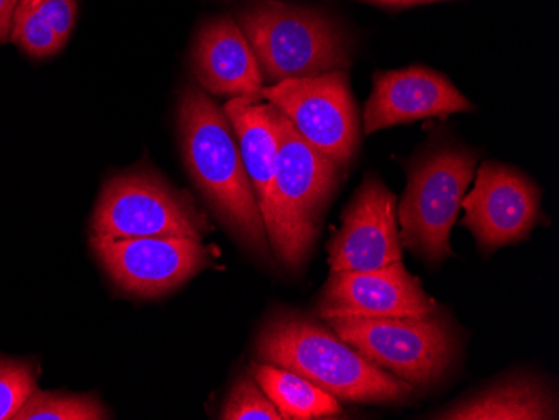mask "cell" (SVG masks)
Instances as JSON below:
<instances>
[{"label":"cell","instance_id":"obj_21","mask_svg":"<svg viewBox=\"0 0 559 420\" xmlns=\"http://www.w3.org/2000/svg\"><path fill=\"white\" fill-rule=\"evenodd\" d=\"M36 392V372L21 360L0 357V420L14 419Z\"/></svg>","mask_w":559,"mask_h":420},{"label":"cell","instance_id":"obj_14","mask_svg":"<svg viewBox=\"0 0 559 420\" xmlns=\"http://www.w3.org/2000/svg\"><path fill=\"white\" fill-rule=\"evenodd\" d=\"M198 84L215 96L260 99L263 74L240 26L230 17L201 27L191 51Z\"/></svg>","mask_w":559,"mask_h":420},{"label":"cell","instance_id":"obj_6","mask_svg":"<svg viewBox=\"0 0 559 420\" xmlns=\"http://www.w3.org/2000/svg\"><path fill=\"white\" fill-rule=\"evenodd\" d=\"M476 163L474 153L455 147H441L413 163L397 212L402 249L432 266L455 256L451 230L473 181Z\"/></svg>","mask_w":559,"mask_h":420},{"label":"cell","instance_id":"obj_10","mask_svg":"<svg viewBox=\"0 0 559 420\" xmlns=\"http://www.w3.org/2000/svg\"><path fill=\"white\" fill-rule=\"evenodd\" d=\"M542 191L516 169L488 161L477 171L476 184L464 196V228L483 255L527 240L543 218Z\"/></svg>","mask_w":559,"mask_h":420},{"label":"cell","instance_id":"obj_11","mask_svg":"<svg viewBox=\"0 0 559 420\" xmlns=\"http://www.w3.org/2000/svg\"><path fill=\"white\" fill-rule=\"evenodd\" d=\"M397 197L379 178H366L326 244L330 272H373L402 262Z\"/></svg>","mask_w":559,"mask_h":420},{"label":"cell","instance_id":"obj_9","mask_svg":"<svg viewBox=\"0 0 559 420\" xmlns=\"http://www.w3.org/2000/svg\"><path fill=\"white\" fill-rule=\"evenodd\" d=\"M94 253L116 287L156 299L181 287L212 263L213 250L191 238H91Z\"/></svg>","mask_w":559,"mask_h":420},{"label":"cell","instance_id":"obj_22","mask_svg":"<svg viewBox=\"0 0 559 420\" xmlns=\"http://www.w3.org/2000/svg\"><path fill=\"white\" fill-rule=\"evenodd\" d=\"M19 0H0V44L5 43L9 33L12 31L15 9Z\"/></svg>","mask_w":559,"mask_h":420},{"label":"cell","instance_id":"obj_20","mask_svg":"<svg viewBox=\"0 0 559 420\" xmlns=\"http://www.w3.org/2000/svg\"><path fill=\"white\" fill-rule=\"evenodd\" d=\"M223 420H284L253 375H240L223 404Z\"/></svg>","mask_w":559,"mask_h":420},{"label":"cell","instance_id":"obj_4","mask_svg":"<svg viewBox=\"0 0 559 420\" xmlns=\"http://www.w3.org/2000/svg\"><path fill=\"white\" fill-rule=\"evenodd\" d=\"M275 119L278 237L272 250L285 268L295 272L312 253L323 213L337 191L344 168L316 149L276 108Z\"/></svg>","mask_w":559,"mask_h":420},{"label":"cell","instance_id":"obj_1","mask_svg":"<svg viewBox=\"0 0 559 420\" xmlns=\"http://www.w3.org/2000/svg\"><path fill=\"white\" fill-rule=\"evenodd\" d=\"M178 134L188 175L219 224L257 259L270 260L265 224L225 109L188 86L178 105Z\"/></svg>","mask_w":559,"mask_h":420},{"label":"cell","instance_id":"obj_15","mask_svg":"<svg viewBox=\"0 0 559 420\" xmlns=\"http://www.w3.org/2000/svg\"><path fill=\"white\" fill-rule=\"evenodd\" d=\"M223 109L237 134L245 169L255 191L270 247H273L278 237L275 196L278 131H276L275 108L272 105H260L259 99L235 97L226 103Z\"/></svg>","mask_w":559,"mask_h":420},{"label":"cell","instance_id":"obj_8","mask_svg":"<svg viewBox=\"0 0 559 420\" xmlns=\"http://www.w3.org/2000/svg\"><path fill=\"white\" fill-rule=\"evenodd\" d=\"M262 97L322 155L344 169L350 165L359 149L360 121L347 72L280 81L263 87Z\"/></svg>","mask_w":559,"mask_h":420},{"label":"cell","instance_id":"obj_3","mask_svg":"<svg viewBox=\"0 0 559 420\" xmlns=\"http://www.w3.org/2000/svg\"><path fill=\"white\" fill-rule=\"evenodd\" d=\"M325 322L370 362L416 388L441 384L460 359V335L441 309L423 316L334 315Z\"/></svg>","mask_w":559,"mask_h":420},{"label":"cell","instance_id":"obj_18","mask_svg":"<svg viewBox=\"0 0 559 420\" xmlns=\"http://www.w3.org/2000/svg\"><path fill=\"white\" fill-rule=\"evenodd\" d=\"M75 12V0H19L12 40L33 58L56 55L71 36Z\"/></svg>","mask_w":559,"mask_h":420},{"label":"cell","instance_id":"obj_23","mask_svg":"<svg viewBox=\"0 0 559 420\" xmlns=\"http://www.w3.org/2000/svg\"><path fill=\"white\" fill-rule=\"evenodd\" d=\"M380 2H385V4H411V2H417V0H380Z\"/></svg>","mask_w":559,"mask_h":420},{"label":"cell","instance_id":"obj_13","mask_svg":"<svg viewBox=\"0 0 559 420\" xmlns=\"http://www.w3.org/2000/svg\"><path fill=\"white\" fill-rule=\"evenodd\" d=\"M454 84L432 69L414 68L379 72L373 76V89L364 108V134L409 124L427 118H448L457 112L473 111Z\"/></svg>","mask_w":559,"mask_h":420},{"label":"cell","instance_id":"obj_16","mask_svg":"<svg viewBox=\"0 0 559 420\" xmlns=\"http://www.w3.org/2000/svg\"><path fill=\"white\" fill-rule=\"evenodd\" d=\"M558 395L538 375L511 374L432 413L439 420H555Z\"/></svg>","mask_w":559,"mask_h":420},{"label":"cell","instance_id":"obj_5","mask_svg":"<svg viewBox=\"0 0 559 420\" xmlns=\"http://www.w3.org/2000/svg\"><path fill=\"white\" fill-rule=\"evenodd\" d=\"M238 22L263 76L275 83L350 65L341 31L317 12L262 0L243 9Z\"/></svg>","mask_w":559,"mask_h":420},{"label":"cell","instance_id":"obj_12","mask_svg":"<svg viewBox=\"0 0 559 420\" xmlns=\"http://www.w3.org/2000/svg\"><path fill=\"white\" fill-rule=\"evenodd\" d=\"M438 302L424 291L419 278L397 262L373 272H330L320 293L317 316H423Z\"/></svg>","mask_w":559,"mask_h":420},{"label":"cell","instance_id":"obj_7","mask_svg":"<svg viewBox=\"0 0 559 420\" xmlns=\"http://www.w3.org/2000/svg\"><path fill=\"white\" fill-rule=\"evenodd\" d=\"M213 227L190 194L151 171L119 175L105 184L94 209L91 238H191L201 241Z\"/></svg>","mask_w":559,"mask_h":420},{"label":"cell","instance_id":"obj_17","mask_svg":"<svg viewBox=\"0 0 559 420\" xmlns=\"http://www.w3.org/2000/svg\"><path fill=\"white\" fill-rule=\"evenodd\" d=\"M251 375L284 420L332 419L342 416V406L334 395L290 370L257 362L251 365Z\"/></svg>","mask_w":559,"mask_h":420},{"label":"cell","instance_id":"obj_2","mask_svg":"<svg viewBox=\"0 0 559 420\" xmlns=\"http://www.w3.org/2000/svg\"><path fill=\"white\" fill-rule=\"evenodd\" d=\"M255 356L259 362L290 370L345 403L397 406L416 397L414 385L380 369L332 328L304 313H273L259 332Z\"/></svg>","mask_w":559,"mask_h":420},{"label":"cell","instance_id":"obj_19","mask_svg":"<svg viewBox=\"0 0 559 420\" xmlns=\"http://www.w3.org/2000/svg\"><path fill=\"white\" fill-rule=\"evenodd\" d=\"M105 406L93 395L34 392L15 420H103L109 419Z\"/></svg>","mask_w":559,"mask_h":420}]
</instances>
